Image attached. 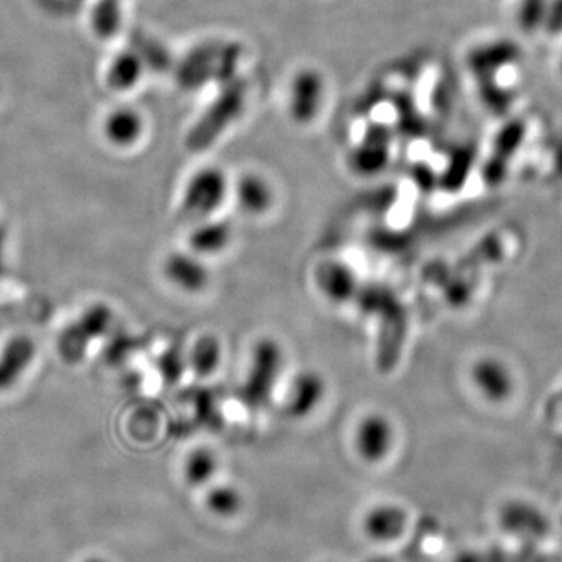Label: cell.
Listing matches in <instances>:
<instances>
[{
	"instance_id": "obj_1",
	"label": "cell",
	"mask_w": 562,
	"mask_h": 562,
	"mask_svg": "<svg viewBox=\"0 0 562 562\" xmlns=\"http://www.w3.org/2000/svg\"><path fill=\"white\" fill-rule=\"evenodd\" d=\"M286 352L279 340L262 337L252 345L248 353L246 374L240 388V398L248 408L261 410L268 405L281 375H283Z\"/></svg>"
},
{
	"instance_id": "obj_2",
	"label": "cell",
	"mask_w": 562,
	"mask_h": 562,
	"mask_svg": "<svg viewBox=\"0 0 562 562\" xmlns=\"http://www.w3.org/2000/svg\"><path fill=\"white\" fill-rule=\"evenodd\" d=\"M232 194V180L219 166H204L187 179L182 210L196 221L215 218Z\"/></svg>"
},
{
	"instance_id": "obj_3",
	"label": "cell",
	"mask_w": 562,
	"mask_h": 562,
	"mask_svg": "<svg viewBox=\"0 0 562 562\" xmlns=\"http://www.w3.org/2000/svg\"><path fill=\"white\" fill-rule=\"evenodd\" d=\"M327 100L326 75L317 68L302 66L288 85L286 113L298 127L315 124Z\"/></svg>"
},
{
	"instance_id": "obj_4",
	"label": "cell",
	"mask_w": 562,
	"mask_h": 562,
	"mask_svg": "<svg viewBox=\"0 0 562 562\" xmlns=\"http://www.w3.org/2000/svg\"><path fill=\"white\" fill-rule=\"evenodd\" d=\"M243 107L244 86L237 83L227 85L187 135L191 149H204L219 139V136L233 124L234 119L240 117Z\"/></svg>"
},
{
	"instance_id": "obj_5",
	"label": "cell",
	"mask_w": 562,
	"mask_h": 562,
	"mask_svg": "<svg viewBox=\"0 0 562 562\" xmlns=\"http://www.w3.org/2000/svg\"><path fill=\"white\" fill-rule=\"evenodd\" d=\"M398 441L394 422L381 411H370L356 422L353 430V449L366 464L387 461Z\"/></svg>"
},
{
	"instance_id": "obj_6",
	"label": "cell",
	"mask_w": 562,
	"mask_h": 562,
	"mask_svg": "<svg viewBox=\"0 0 562 562\" xmlns=\"http://www.w3.org/2000/svg\"><path fill=\"white\" fill-rule=\"evenodd\" d=\"M328 394L327 378L319 370L304 369L294 375L284 400V413L293 420L315 416Z\"/></svg>"
},
{
	"instance_id": "obj_7",
	"label": "cell",
	"mask_w": 562,
	"mask_h": 562,
	"mask_svg": "<svg viewBox=\"0 0 562 562\" xmlns=\"http://www.w3.org/2000/svg\"><path fill=\"white\" fill-rule=\"evenodd\" d=\"M163 276L176 291L187 295L204 294L211 284L207 259L191 251L169 254L163 262Z\"/></svg>"
},
{
	"instance_id": "obj_8",
	"label": "cell",
	"mask_w": 562,
	"mask_h": 562,
	"mask_svg": "<svg viewBox=\"0 0 562 562\" xmlns=\"http://www.w3.org/2000/svg\"><path fill=\"white\" fill-rule=\"evenodd\" d=\"M237 210L248 218H262L276 207L277 193L272 182L257 171H246L232 180V194Z\"/></svg>"
},
{
	"instance_id": "obj_9",
	"label": "cell",
	"mask_w": 562,
	"mask_h": 562,
	"mask_svg": "<svg viewBox=\"0 0 562 562\" xmlns=\"http://www.w3.org/2000/svg\"><path fill=\"white\" fill-rule=\"evenodd\" d=\"M317 291L328 304L345 305L358 295L359 281L355 269L342 259H326L315 273Z\"/></svg>"
},
{
	"instance_id": "obj_10",
	"label": "cell",
	"mask_w": 562,
	"mask_h": 562,
	"mask_svg": "<svg viewBox=\"0 0 562 562\" xmlns=\"http://www.w3.org/2000/svg\"><path fill=\"white\" fill-rule=\"evenodd\" d=\"M110 320L111 311L107 305L89 308L77 322L72 323L61 333L59 344L61 356H64L68 362H78L85 353L86 345L107 330Z\"/></svg>"
},
{
	"instance_id": "obj_11",
	"label": "cell",
	"mask_w": 562,
	"mask_h": 562,
	"mask_svg": "<svg viewBox=\"0 0 562 562\" xmlns=\"http://www.w3.org/2000/svg\"><path fill=\"white\" fill-rule=\"evenodd\" d=\"M408 527V511L398 503L374 504L363 517L364 535L377 543L395 542L405 535Z\"/></svg>"
},
{
	"instance_id": "obj_12",
	"label": "cell",
	"mask_w": 562,
	"mask_h": 562,
	"mask_svg": "<svg viewBox=\"0 0 562 562\" xmlns=\"http://www.w3.org/2000/svg\"><path fill=\"white\" fill-rule=\"evenodd\" d=\"M234 237L232 223L223 219H204L187 237V247L201 258L219 257L229 251Z\"/></svg>"
},
{
	"instance_id": "obj_13",
	"label": "cell",
	"mask_w": 562,
	"mask_h": 562,
	"mask_svg": "<svg viewBox=\"0 0 562 562\" xmlns=\"http://www.w3.org/2000/svg\"><path fill=\"white\" fill-rule=\"evenodd\" d=\"M146 121L138 110L132 107H119L111 110L103 121V135L111 146L130 149L143 139Z\"/></svg>"
},
{
	"instance_id": "obj_14",
	"label": "cell",
	"mask_w": 562,
	"mask_h": 562,
	"mask_svg": "<svg viewBox=\"0 0 562 562\" xmlns=\"http://www.w3.org/2000/svg\"><path fill=\"white\" fill-rule=\"evenodd\" d=\"M35 356L34 341L28 337H14L7 342L0 355V392L20 380Z\"/></svg>"
},
{
	"instance_id": "obj_15",
	"label": "cell",
	"mask_w": 562,
	"mask_h": 562,
	"mask_svg": "<svg viewBox=\"0 0 562 562\" xmlns=\"http://www.w3.org/2000/svg\"><path fill=\"white\" fill-rule=\"evenodd\" d=\"M468 377H471L472 387L477 389L481 398L496 403H499L503 395V392L500 391V384H508V381L511 380L506 366L499 359L492 358V356H482V358L474 362Z\"/></svg>"
},
{
	"instance_id": "obj_16",
	"label": "cell",
	"mask_w": 562,
	"mask_h": 562,
	"mask_svg": "<svg viewBox=\"0 0 562 562\" xmlns=\"http://www.w3.org/2000/svg\"><path fill=\"white\" fill-rule=\"evenodd\" d=\"M147 68L132 47L117 53L108 64L107 83L117 93H129L143 81Z\"/></svg>"
},
{
	"instance_id": "obj_17",
	"label": "cell",
	"mask_w": 562,
	"mask_h": 562,
	"mask_svg": "<svg viewBox=\"0 0 562 562\" xmlns=\"http://www.w3.org/2000/svg\"><path fill=\"white\" fill-rule=\"evenodd\" d=\"M221 468V460L215 449L199 445L191 450L183 463V480L193 489L208 488Z\"/></svg>"
},
{
	"instance_id": "obj_18",
	"label": "cell",
	"mask_w": 562,
	"mask_h": 562,
	"mask_svg": "<svg viewBox=\"0 0 562 562\" xmlns=\"http://www.w3.org/2000/svg\"><path fill=\"white\" fill-rule=\"evenodd\" d=\"M223 362V345L216 334L205 333L194 341L187 364L197 378L215 377Z\"/></svg>"
},
{
	"instance_id": "obj_19",
	"label": "cell",
	"mask_w": 562,
	"mask_h": 562,
	"mask_svg": "<svg viewBox=\"0 0 562 562\" xmlns=\"http://www.w3.org/2000/svg\"><path fill=\"white\" fill-rule=\"evenodd\" d=\"M389 164V147L381 138H366L353 150L351 166L356 174L372 176L380 174Z\"/></svg>"
},
{
	"instance_id": "obj_20",
	"label": "cell",
	"mask_w": 562,
	"mask_h": 562,
	"mask_svg": "<svg viewBox=\"0 0 562 562\" xmlns=\"http://www.w3.org/2000/svg\"><path fill=\"white\" fill-rule=\"evenodd\" d=\"M205 506L216 517H236L243 511L244 496L230 482H212L205 493Z\"/></svg>"
},
{
	"instance_id": "obj_21",
	"label": "cell",
	"mask_w": 562,
	"mask_h": 562,
	"mask_svg": "<svg viewBox=\"0 0 562 562\" xmlns=\"http://www.w3.org/2000/svg\"><path fill=\"white\" fill-rule=\"evenodd\" d=\"M89 23L99 39H111L119 34L124 23L121 0H96Z\"/></svg>"
},
{
	"instance_id": "obj_22",
	"label": "cell",
	"mask_w": 562,
	"mask_h": 562,
	"mask_svg": "<svg viewBox=\"0 0 562 562\" xmlns=\"http://www.w3.org/2000/svg\"><path fill=\"white\" fill-rule=\"evenodd\" d=\"M130 47L138 52L146 68H152L155 71H164L171 66V56H169L168 49L152 38V36L136 32L132 36V45Z\"/></svg>"
},
{
	"instance_id": "obj_23",
	"label": "cell",
	"mask_w": 562,
	"mask_h": 562,
	"mask_svg": "<svg viewBox=\"0 0 562 562\" xmlns=\"http://www.w3.org/2000/svg\"><path fill=\"white\" fill-rule=\"evenodd\" d=\"M5 230H3V227H0V276H2L3 272V257H5Z\"/></svg>"
},
{
	"instance_id": "obj_24",
	"label": "cell",
	"mask_w": 562,
	"mask_h": 562,
	"mask_svg": "<svg viewBox=\"0 0 562 562\" xmlns=\"http://www.w3.org/2000/svg\"><path fill=\"white\" fill-rule=\"evenodd\" d=\"M364 562H394V560H391V558L388 557H374Z\"/></svg>"
},
{
	"instance_id": "obj_25",
	"label": "cell",
	"mask_w": 562,
	"mask_h": 562,
	"mask_svg": "<svg viewBox=\"0 0 562 562\" xmlns=\"http://www.w3.org/2000/svg\"><path fill=\"white\" fill-rule=\"evenodd\" d=\"M83 562H108V561L102 560V558H89V560H86Z\"/></svg>"
},
{
	"instance_id": "obj_26",
	"label": "cell",
	"mask_w": 562,
	"mask_h": 562,
	"mask_svg": "<svg viewBox=\"0 0 562 562\" xmlns=\"http://www.w3.org/2000/svg\"><path fill=\"white\" fill-rule=\"evenodd\" d=\"M327 562H333V561H327Z\"/></svg>"
}]
</instances>
